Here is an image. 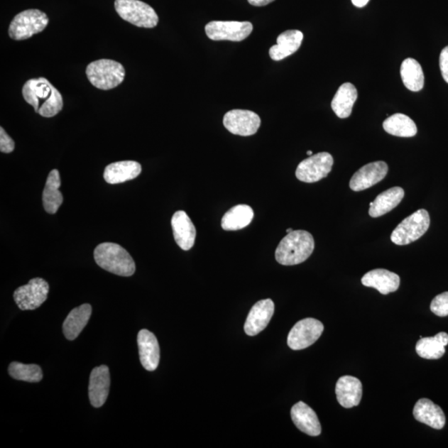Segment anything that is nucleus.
Listing matches in <instances>:
<instances>
[{
    "label": "nucleus",
    "mask_w": 448,
    "mask_h": 448,
    "mask_svg": "<svg viewBox=\"0 0 448 448\" xmlns=\"http://www.w3.org/2000/svg\"><path fill=\"white\" fill-rule=\"evenodd\" d=\"M447 344L448 334L440 332L433 337H422L416 344V351L423 359H438L444 356Z\"/></svg>",
    "instance_id": "28"
},
{
    "label": "nucleus",
    "mask_w": 448,
    "mask_h": 448,
    "mask_svg": "<svg viewBox=\"0 0 448 448\" xmlns=\"http://www.w3.org/2000/svg\"><path fill=\"white\" fill-rule=\"evenodd\" d=\"M274 302L271 299L256 303L246 319L244 331L248 336L254 337L268 326L274 314Z\"/></svg>",
    "instance_id": "14"
},
{
    "label": "nucleus",
    "mask_w": 448,
    "mask_h": 448,
    "mask_svg": "<svg viewBox=\"0 0 448 448\" xmlns=\"http://www.w3.org/2000/svg\"><path fill=\"white\" fill-rule=\"evenodd\" d=\"M313 236L305 230H295L288 234L275 249V260L284 266L302 263L313 253Z\"/></svg>",
    "instance_id": "2"
},
{
    "label": "nucleus",
    "mask_w": 448,
    "mask_h": 448,
    "mask_svg": "<svg viewBox=\"0 0 448 448\" xmlns=\"http://www.w3.org/2000/svg\"><path fill=\"white\" fill-rule=\"evenodd\" d=\"M48 293L49 285L46 280L36 278L18 288L13 293V299L19 309L33 311L45 302Z\"/></svg>",
    "instance_id": "11"
},
{
    "label": "nucleus",
    "mask_w": 448,
    "mask_h": 448,
    "mask_svg": "<svg viewBox=\"0 0 448 448\" xmlns=\"http://www.w3.org/2000/svg\"><path fill=\"white\" fill-rule=\"evenodd\" d=\"M413 417L415 420L435 430L444 427L446 417L442 408L428 398H421L413 408Z\"/></svg>",
    "instance_id": "21"
},
{
    "label": "nucleus",
    "mask_w": 448,
    "mask_h": 448,
    "mask_svg": "<svg viewBox=\"0 0 448 448\" xmlns=\"http://www.w3.org/2000/svg\"><path fill=\"white\" fill-rule=\"evenodd\" d=\"M94 258L99 267L121 277H131L136 272L134 260L119 244L103 243L98 245L94 251Z\"/></svg>",
    "instance_id": "3"
},
{
    "label": "nucleus",
    "mask_w": 448,
    "mask_h": 448,
    "mask_svg": "<svg viewBox=\"0 0 448 448\" xmlns=\"http://www.w3.org/2000/svg\"><path fill=\"white\" fill-rule=\"evenodd\" d=\"M253 29L250 22L212 21L205 26L207 36L214 41H244L252 33Z\"/></svg>",
    "instance_id": "10"
},
{
    "label": "nucleus",
    "mask_w": 448,
    "mask_h": 448,
    "mask_svg": "<svg viewBox=\"0 0 448 448\" xmlns=\"http://www.w3.org/2000/svg\"><path fill=\"white\" fill-rule=\"evenodd\" d=\"M48 23L45 13L39 9H27L13 18L9 28V35L13 40H26L43 32Z\"/></svg>",
    "instance_id": "5"
},
{
    "label": "nucleus",
    "mask_w": 448,
    "mask_h": 448,
    "mask_svg": "<svg viewBox=\"0 0 448 448\" xmlns=\"http://www.w3.org/2000/svg\"><path fill=\"white\" fill-rule=\"evenodd\" d=\"M115 9L122 19L137 27L153 28L159 23L155 9L140 0H116Z\"/></svg>",
    "instance_id": "6"
},
{
    "label": "nucleus",
    "mask_w": 448,
    "mask_h": 448,
    "mask_svg": "<svg viewBox=\"0 0 448 448\" xmlns=\"http://www.w3.org/2000/svg\"><path fill=\"white\" fill-rule=\"evenodd\" d=\"M364 287L376 288L383 295L395 293L400 288V275L386 269L369 271L361 279Z\"/></svg>",
    "instance_id": "19"
},
{
    "label": "nucleus",
    "mask_w": 448,
    "mask_h": 448,
    "mask_svg": "<svg viewBox=\"0 0 448 448\" xmlns=\"http://www.w3.org/2000/svg\"><path fill=\"white\" fill-rule=\"evenodd\" d=\"M16 147V143L11 136H9L4 128H0V151L2 153H11Z\"/></svg>",
    "instance_id": "34"
},
{
    "label": "nucleus",
    "mask_w": 448,
    "mask_h": 448,
    "mask_svg": "<svg viewBox=\"0 0 448 448\" xmlns=\"http://www.w3.org/2000/svg\"><path fill=\"white\" fill-rule=\"evenodd\" d=\"M290 416L295 427L306 435L317 437L322 433L321 422L317 413L303 402H298L293 407Z\"/></svg>",
    "instance_id": "18"
},
{
    "label": "nucleus",
    "mask_w": 448,
    "mask_h": 448,
    "mask_svg": "<svg viewBox=\"0 0 448 448\" xmlns=\"http://www.w3.org/2000/svg\"><path fill=\"white\" fill-rule=\"evenodd\" d=\"M334 164L333 157L327 152L312 155L297 166L295 176L305 183H315L329 175Z\"/></svg>",
    "instance_id": "8"
},
{
    "label": "nucleus",
    "mask_w": 448,
    "mask_h": 448,
    "mask_svg": "<svg viewBox=\"0 0 448 448\" xmlns=\"http://www.w3.org/2000/svg\"><path fill=\"white\" fill-rule=\"evenodd\" d=\"M141 165L136 161L126 160L108 165L104 171V179L108 184L116 185L134 180L141 173Z\"/></svg>",
    "instance_id": "23"
},
{
    "label": "nucleus",
    "mask_w": 448,
    "mask_h": 448,
    "mask_svg": "<svg viewBox=\"0 0 448 448\" xmlns=\"http://www.w3.org/2000/svg\"><path fill=\"white\" fill-rule=\"evenodd\" d=\"M253 216V210L250 206L246 204L234 206L222 219V228L226 231L243 229L251 224Z\"/></svg>",
    "instance_id": "29"
},
{
    "label": "nucleus",
    "mask_w": 448,
    "mask_h": 448,
    "mask_svg": "<svg viewBox=\"0 0 448 448\" xmlns=\"http://www.w3.org/2000/svg\"><path fill=\"white\" fill-rule=\"evenodd\" d=\"M303 33L299 31H288L280 33L277 44L270 48L269 55L274 61L293 55L302 45Z\"/></svg>",
    "instance_id": "22"
},
{
    "label": "nucleus",
    "mask_w": 448,
    "mask_h": 448,
    "mask_svg": "<svg viewBox=\"0 0 448 448\" xmlns=\"http://www.w3.org/2000/svg\"><path fill=\"white\" fill-rule=\"evenodd\" d=\"M23 99L34 108L38 114L50 118L62 110V96L50 82L44 77L33 78L24 83Z\"/></svg>",
    "instance_id": "1"
},
{
    "label": "nucleus",
    "mask_w": 448,
    "mask_h": 448,
    "mask_svg": "<svg viewBox=\"0 0 448 448\" xmlns=\"http://www.w3.org/2000/svg\"><path fill=\"white\" fill-rule=\"evenodd\" d=\"M172 229L177 244L181 249L188 251L193 248L196 238V229L185 211H177L172 217Z\"/></svg>",
    "instance_id": "17"
},
{
    "label": "nucleus",
    "mask_w": 448,
    "mask_h": 448,
    "mask_svg": "<svg viewBox=\"0 0 448 448\" xmlns=\"http://www.w3.org/2000/svg\"><path fill=\"white\" fill-rule=\"evenodd\" d=\"M336 393L337 400L342 407L351 408L358 406L363 395L362 383L356 377L342 376L337 383Z\"/></svg>",
    "instance_id": "20"
},
{
    "label": "nucleus",
    "mask_w": 448,
    "mask_h": 448,
    "mask_svg": "<svg viewBox=\"0 0 448 448\" xmlns=\"http://www.w3.org/2000/svg\"><path fill=\"white\" fill-rule=\"evenodd\" d=\"M307 154V155H309V156H311V155H313V153H312V151H308Z\"/></svg>",
    "instance_id": "38"
},
{
    "label": "nucleus",
    "mask_w": 448,
    "mask_h": 448,
    "mask_svg": "<svg viewBox=\"0 0 448 448\" xmlns=\"http://www.w3.org/2000/svg\"><path fill=\"white\" fill-rule=\"evenodd\" d=\"M92 316V307L89 304H83L80 307L74 308L68 314L63 322L64 336L68 341H74L81 334Z\"/></svg>",
    "instance_id": "24"
},
{
    "label": "nucleus",
    "mask_w": 448,
    "mask_h": 448,
    "mask_svg": "<svg viewBox=\"0 0 448 448\" xmlns=\"http://www.w3.org/2000/svg\"><path fill=\"white\" fill-rule=\"evenodd\" d=\"M111 378L109 368L101 366L92 369L89 382V398L92 405L100 408L104 405L109 395Z\"/></svg>",
    "instance_id": "16"
},
{
    "label": "nucleus",
    "mask_w": 448,
    "mask_h": 448,
    "mask_svg": "<svg viewBox=\"0 0 448 448\" xmlns=\"http://www.w3.org/2000/svg\"><path fill=\"white\" fill-rule=\"evenodd\" d=\"M354 6L363 8L366 6L369 0H351Z\"/></svg>",
    "instance_id": "37"
},
{
    "label": "nucleus",
    "mask_w": 448,
    "mask_h": 448,
    "mask_svg": "<svg viewBox=\"0 0 448 448\" xmlns=\"http://www.w3.org/2000/svg\"><path fill=\"white\" fill-rule=\"evenodd\" d=\"M431 311L436 316L445 317L448 316V292L437 295L432 300L430 306Z\"/></svg>",
    "instance_id": "33"
},
{
    "label": "nucleus",
    "mask_w": 448,
    "mask_h": 448,
    "mask_svg": "<svg viewBox=\"0 0 448 448\" xmlns=\"http://www.w3.org/2000/svg\"><path fill=\"white\" fill-rule=\"evenodd\" d=\"M430 226V216L425 209H420L403 219L393 231L391 241L396 245L410 244L427 233Z\"/></svg>",
    "instance_id": "7"
},
{
    "label": "nucleus",
    "mask_w": 448,
    "mask_h": 448,
    "mask_svg": "<svg viewBox=\"0 0 448 448\" xmlns=\"http://www.w3.org/2000/svg\"><path fill=\"white\" fill-rule=\"evenodd\" d=\"M439 65L443 80L448 83V46L443 48L440 54Z\"/></svg>",
    "instance_id": "35"
},
{
    "label": "nucleus",
    "mask_w": 448,
    "mask_h": 448,
    "mask_svg": "<svg viewBox=\"0 0 448 448\" xmlns=\"http://www.w3.org/2000/svg\"><path fill=\"white\" fill-rule=\"evenodd\" d=\"M224 125L234 135L250 136L258 132L261 119L252 111L236 109L226 113Z\"/></svg>",
    "instance_id": "12"
},
{
    "label": "nucleus",
    "mask_w": 448,
    "mask_h": 448,
    "mask_svg": "<svg viewBox=\"0 0 448 448\" xmlns=\"http://www.w3.org/2000/svg\"><path fill=\"white\" fill-rule=\"evenodd\" d=\"M405 190L401 187H393L390 190L383 191L378 195L376 200L371 202L368 214L372 218H378L388 213L401 203L405 198Z\"/></svg>",
    "instance_id": "25"
},
{
    "label": "nucleus",
    "mask_w": 448,
    "mask_h": 448,
    "mask_svg": "<svg viewBox=\"0 0 448 448\" xmlns=\"http://www.w3.org/2000/svg\"><path fill=\"white\" fill-rule=\"evenodd\" d=\"M383 127L388 134L398 137H413L417 132L415 121L401 113L388 117L383 121Z\"/></svg>",
    "instance_id": "31"
},
{
    "label": "nucleus",
    "mask_w": 448,
    "mask_h": 448,
    "mask_svg": "<svg viewBox=\"0 0 448 448\" xmlns=\"http://www.w3.org/2000/svg\"><path fill=\"white\" fill-rule=\"evenodd\" d=\"M87 80L100 90H111L125 80L126 70L122 64L111 59H100L88 64Z\"/></svg>",
    "instance_id": "4"
},
{
    "label": "nucleus",
    "mask_w": 448,
    "mask_h": 448,
    "mask_svg": "<svg viewBox=\"0 0 448 448\" xmlns=\"http://www.w3.org/2000/svg\"><path fill=\"white\" fill-rule=\"evenodd\" d=\"M400 74L403 84L408 90L420 92L425 87V74L420 63L415 59H405L402 63Z\"/></svg>",
    "instance_id": "30"
},
{
    "label": "nucleus",
    "mask_w": 448,
    "mask_h": 448,
    "mask_svg": "<svg viewBox=\"0 0 448 448\" xmlns=\"http://www.w3.org/2000/svg\"><path fill=\"white\" fill-rule=\"evenodd\" d=\"M293 229H287V233L290 234V232H293Z\"/></svg>",
    "instance_id": "39"
},
{
    "label": "nucleus",
    "mask_w": 448,
    "mask_h": 448,
    "mask_svg": "<svg viewBox=\"0 0 448 448\" xmlns=\"http://www.w3.org/2000/svg\"><path fill=\"white\" fill-rule=\"evenodd\" d=\"M358 98L356 87L351 82L343 83L339 87L332 102V110L339 118L344 119L351 115L354 103Z\"/></svg>",
    "instance_id": "26"
},
{
    "label": "nucleus",
    "mask_w": 448,
    "mask_h": 448,
    "mask_svg": "<svg viewBox=\"0 0 448 448\" xmlns=\"http://www.w3.org/2000/svg\"><path fill=\"white\" fill-rule=\"evenodd\" d=\"M61 185L60 175L58 170H53L48 176L45 188L43 193V203L47 213H57L63 202V196L59 190Z\"/></svg>",
    "instance_id": "27"
},
{
    "label": "nucleus",
    "mask_w": 448,
    "mask_h": 448,
    "mask_svg": "<svg viewBox=\"0 0 448 448\" xmlns=\"http://www.w3.org/2000/svg\"><path fill=\"white\" fill-rule=\"evenodd\" d=\"M323 332V324L318 319H303L290 329L288 337V346L293 351L307 349L321 337Z\"/></svg>",
    "instance_id": "9"
},
{
    "label": "nucleus",
    "mask_w": 448,
    "mask_h": 448,
    "mask_svg": "<svg viewBox=\"0 0 448 448\" xmlns=\"http://www.w3.org/2000/svg\"><path fill=\"white\" fill-rule=\"evenodd\" d=\"M388 166L383 161H376L361 167L349 181V188L354 192L362 191L380 183L388 174Z\"/></svg>",
    "instance_id": "13"
},
{
    "label": "nucleus",
    "mask_w": 448,
    "mask_h": 448,
    "mask_svg": "<svg viewBox=\"0 0 448 448\" xmlns=\"http://www.w3.org/2000/svg\"><path fill=\"white\" fill-rule=\"evenodd\" d=\"M142 366L148 371H154L160 363V351L155 334L148 329H141L137 337Z\"/></svg>",
    "instance_id": "15"
},
{
    "label": "nucleus",
    "mask_w": 448,
    "mask_h": 448,
    "mask_svg": "<svg viewBox=\"0 0 448 448\" xmlns=\"http://www.w3.org/2000/svg\"><path fill=\"white\" fill-rule=\"evenodd\" d=\"M9 373L16 381L38 383L43 380L42 368L37 364L12 362L9 366Z\"/></svg>",
    "instance_id": "32"
},
{
    "label": "nucleus",
    "mask_w": 448,
    "mask_h": 448,
    "mask_svg": "<svg viewBox=\"0 0 448 448\" xmlns=\"http://www.w3.org/2000/svg\"><path fill=\"white\" fill-rule=\"evenodd\" d=\"M250 4H252L253 6H268L270 3L274 1V0H248Z\"/></svg>",
    "instance_id": "36"
}]
</instances>
